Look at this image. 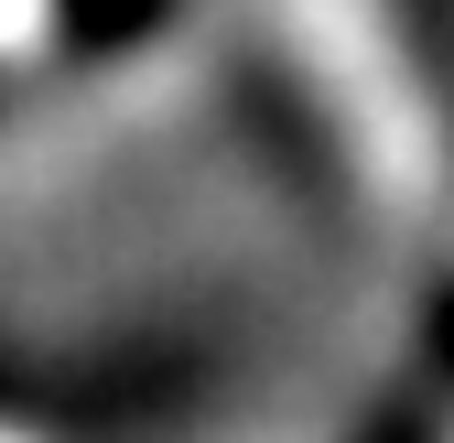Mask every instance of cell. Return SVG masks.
<instances>
[{
	"label": "cell",
	"instance_id": "cell-1",
	"mask_svg": "<svg viewBox=\"0 0 454 443\" xmlns=\"http://www.w3.org/2000/svg\"><path fill=\"white\" fill-rule=\"evenodd\" d=\"M368 443H443V432H433V411H389Z\"/></svg>",
	"mask_w": 454,
	"mask_h": 443
}]
</instances>
